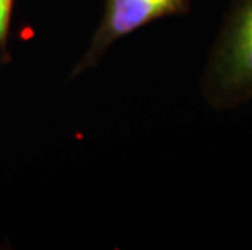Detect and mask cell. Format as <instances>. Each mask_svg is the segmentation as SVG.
I'll list each match as a JSON object with an SVG mask.
<instances>
[{
    "instance_id": "3",
    "label": "cell",
    "mask_w": 252,
    "mask_h": 250,
    "mask_svg": "<svg viewBox=\"0 0 252 250\" xmlns=\"http://www.w3.org/2000/svg\"><path fill=\"white\" fill-rule=\"evenodd\" d=\"M13 5L15 0H0V58L3 63L10 60L8 41L13 18Z\"/></svg>"
},
{
    "instance_id": "2",
    "label": "cell",
    "mask_w": 252,
    "mask_h": 250,
    "mask_svg": "<svg viewBox=\"0 0 252 250\" xmlns=\"http://www.w3.org/2000/svg\"><path fill=\"white\" fill-rule=\"evenodd\" d=\"M190 0H104V12L87 51L75 63L70 78L83 75L101 62L112 46L142 26L189 13Z\"/></svg>"
},
{
    "instance_id": "1",
    "label": "cell",
    "mask_w": 252,
    "mask_h": 250,
    "mask_svg": "<svg viewBox=\"0 0 252 250\" xmlns=\"http://www.w3.org/2000/svg\"><path fill=\"white\" fill-rule=\"evenodd\" d=\"M207 104L228 111L252 103V0H233L200 80Z\"/></svg>"
}]
</instances>
